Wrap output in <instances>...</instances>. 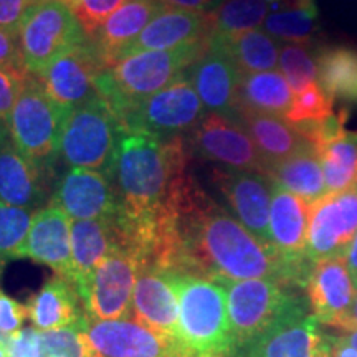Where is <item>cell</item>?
Wrapping results in <instances>:
<instances>
[{
  "label": "cell",
  "instance_id": "obj_1",
  "mask_svg": "<svg viewBox=\"0 0 357 357\" xmlns=\"http://www.w3.org/2000/svg\"><path fill=\"white\" fill-rule=\"evenodd\" d=\"M189 159L185 136L162 139L123 131L106 172L121 204L119 220L141 223L184 215L204 192L189 174Z\"/></svg>",
  "mask_w": 357,
  "mask_h": 357
},
{
  "label": "cell",
  "instance_id": "obj_47",
  "mask_svg": "<svg viewBox=\"0 0 357 357\" xmlns=\"http://www.w3.org/2000/svg\"><path fill=\"white\" fill-rule=\"evenodd\" d=\"M344 261H346L347 270H349L352 280H354V283L357 287V234L354 238H352L349 247H347V250H346Z\"/></svg>",
  "mask_w": 357,
  "mask_h": 357
},
{
  "label": "cell",
  "instance_id": "obj_46",
  "mask_svg": "<svg viewBox=\"0 0 357 357\" xmlns=\"http://www.w3.org/2000/svg\"><path fill=\"white\" fill-rule=\"evenodd\" d=\"M164 7L181 8V10L205 13L207 8H213L220 0H159Z\"/></svg>",
  "mask_w": 357,
  "mask_h": 357
},
{
  "label": "cell",
  "instance_id": "obj_8",
  "mask_svg": "<svg viewBox=\"0 0 357 357\" xmlns=\"http://www.w3.org/2000/svg\"><path fill=\"white\" fill-rule=\"evenodd\" d=\"M22 63L37 77L55 58L86 42V33L61 0H35L19 26Z\"/></svg>",
  "mask_w": 357,
  "mask_h": 357
},
{
  "label": "cell",
  "instance_id": "obj_27",
  "mask_svg": "<svg viewBox=\"0 0 357 357\" xmlns=\"http://www.w3.org/2000/svg\"><path fill=\"white\" fill-rule=\"evenodd\" d=\"M25 306L33 328L42 333L70 328L86 319L77 288L61 276L48 280Z\"/></svg>",
  "mask_w": 357,
  "mask_h": 357
},
{
  "label": "cell",
  "instance_id": "obj_11",
  "mask_svg": "<svg viewBox=\"0 0 357 357\" xmlns=\"http://www.w3.org/2000/svg\"><path fill=\"white\" fill-rule=\"evenodd\" d=\"M190 155L220 164L236 171L266 176L268 166L247 129L236 119L217 113H207L197 126L185 134Z\"/></svg>",
  "mask_w": 357,
  "mask_h": 357
},
{
  "label": "cell",
  "instance_id": "obj_23",
  "mask_svg": "<svg viewBox=\"0 0 357 357\" xmlns=\"http://www.w3.org/2000/svg\"><path fill=\"white\" fill-rule=\"evenodd\" d=\"M189 79L208 113L235 118L242 73L220 47L208 40V50L190 66Z\"/></svg>",
  "mask_w": 357,
  "mask_h": 357
},
{
  "label": "cell",
  "instance_id": "obj_4",
  "mask_svg": "<svg viewBox=\"0 0 357 357\" xmlns=\"http://www.w3.org/2000/svg\"><path fill=\"white\" fill-rule=\"evenodd\" d=\"M208 40L174 50L141 52L121 58L98 77V95L114 114L121 113L184 78L185 71L208 50Z\"/></svg>",
  "mask_w": 357,
  "mask_h": 357
},
{
  "label": "cell",
  "instance_id": "obj_43",
  "mask_svg": "<svg viewBox=\"0 0 357 357\" xmlns=\"http://www.w3.org/2000/svg\"><path fill=\"white\" fill-rule=\"evenodd\" d=\"M7 357H42L40 331L35 328H24L12 334L7 346Z\"/></svg>",
  "mask_w": 357,
  "mask_h": 357
},
{
  "label": "cell",
  "instance_id": "obj_17",
  "mask_svg": "<svg viewBox=\"0 0 357 357\" xmlns=\"http://www.w3.org/2000/svg\"><path fill=\"white\" fill-rule=\"evenodd\" d=\"M231 357H331L329 333L323 331L307 305Z\"/></svg>",
  "mask_w": 357,
  "mask_h": 357
},
{
  "label": "cell",
  "instance_id": "obj_14",
  "mask_svg": "<svg viewBox=\"0 0 357 357\" xmlns=\"http://www.w3.org/2000/svg\"><path fill=\"white\" fill-rule=\"evenodd\" d=\"M106 70L100 53L86 42L65 52L37 75L38 83L56 105L71 111L98 95V77Z\"/></svg>",
  "mask_w": 357,
  "mask_h": 357
},
{
  "label": "cell",
  "instance_id": "obj_33",
  "mask_svg": "<svg viewBox=\"0 0 357 357\" xmlns=\"http://www.w3.org/2000/svg\"><path fill=\"white\" fill-rule=\"evenodd\" d=\"M329 192L352 189L357 181V131L342 129L314 147Z\"/></svg>",
  "mask_w": 357,
  "mask_h": 357
},
{
  "label": "cell",
  "instance_id": "obj_24",
  "mask_svg": "<svg viewBox=\"0 0 357 357\" xmlns=\"http://www.w3.org/2000/svg\"><path fill=\"white\" fill-rule=\"evenodd\" d=\"M119 247H123V240L118 217L71 222V265L78 294L86 287L98 265Z\"/></svg>",
  "mask_w": 357,
  "mask_h": 357
},
{
  "label": "cell",
  "instance_id": "obj_10",
  "mask_svg": "<svg viewBox=\"0 0 357 357\" xmlns=\"http://www.w3.org/2000/svg\"><path fill=\"white\" fill-rule=\"evenodd\" d=\"M141 263L129 250L119 247L102 260L79 298L89 321L132 318V296Z\"/></svg>",
  "mask_w": 357,
  "mask_h": 357
},
{
  "label": "cell",
  "instance_id": "obj_19",
  "mask_svg": "<svg viewBox=\"0 0 357 357\" xmlns=\"http://www.w3.org/2000/svg\"><path fill=\"white\" fill-rule=\"evenodd\" d=\"M131 319L178 346V301L167 270L141 268L134 287Z\"/></svg>",
  "mask_w": 357,
  "mask_h": 357
},
{
  "label": "cell",
  "instance_id": "obj_5",
  "mask_svg": "<svg viewBox=\"0 0 357 357\" xmlns=\"http://www.w3.org/2000/svg\"><path fill=\"white\" fill-rule=\"evenodd\" d=\"M227 294L231 356L252 344L294 311L310 305L306 294L276 280H215Z\"/></svg>",
  "mask_w": 357,
  "mask_h": 357
},
{
  "label": "cell",
  "instance_id": "obj_26",
  "mask_svg": "<svg viewBox=\"0 0 357 357\" xmlns=\"http://www.w3.org/2000/svg\"><path fill=\"white\" fill-rule=\"evenodd\" d=\"M45 200L43 167L25 158L8 139L0 149V202L35 211Z\"/></svg>",
  "mask_w": 357,
  "mask_h": 357
},
{
  "label": "cell",
  "instance_id": "obj_35",
  "mask_svg": "<svg viewBox=\"0 0 357 357\" xmlns=\"http://www.w3.org/2000/svg\"><path fill=\"white\" fill-rule=\"evenodd\" d=\"M268 10L265 0H220L207 17L212 35H236L265 24Z\"/></svg>",
  "mask_w": 357,
  "mask_h": 357
},
{
  "label": "cell",
  "instance_id": "obj_22",
  "mask_svg": "<svg viewBox=\"0 0 357 357\" xmlns=\"http://www.w3.org/2000/svg\"><path fill=\"white\" fill-rule=\"evenodd\" d=\"M211 35L212 26L207 12L200 13L166 7L142 30L139 37L116 55L114 63L121 58L141 52L174 50L185 45L204 42L211 38Z\"/></svg>",
  "mask_w": 357,
  "mask_h": 357
},
{
  "label": "cell",
  "instance_id": "obj_3",
  "mask_svg": "<svg viewBox=\"0 0 357 357\" xmlns=\"http://www.w3.org/2000/svg\"><path fill=\"white\" fill-rule=\"evenodd\" d=\"M178 301V346L185 357H231L227 294L215 280L169 271Z\"/></svg>",
  "mask_w": 357,
  "mask_h": 357
},
{
  "label": "cell",
  "instance_id": "obj_31",
  "mask_svg": "<svg viewBox=\"0 0 357 357\" xmlns=\"http://www.w3.org/2000/svg\"><path fill=\"white\" fill-rule=\"evenodd\" d=\"M211 42L231 58L242 75L275 70L280 61V45L265 30H248L236 35H211Z\"/></svg>",
  "mask_w": 357,
  "mask_h": 357
},
{
  "label": "cell",
  "instance_id": "obj_29",
  "mask_svg": "<svg viewBox=\"0 0 357 357\" xmlns=\"http://www.w3.org/2000/svg\"><path fill=\"white\" fill-rule=\"evenodd\" d=\"M318 83L342 109L357 108V47L331 43L316 50Z\"/></svg>",
  "mask_w": 357,
  "mask_h": 357
},
{
  "label": "cell",
  "instance_id": "obj_30",
  "mask_svg": "<svg viewBox=\"0 0 357 357\" xmlns=\"http://www.w3.org/2000/svg\"><path fill=\"white\" fill-rule=\"evenodd\" d=\"M266 177L275 185L298 195L310 205L328 195L321 160L311 144H306L291 158L268 167Z\"/></svg>",
  "mask_w": 357,
  "mask_h": 357
},
{
  "label": "cell",
  "instance_id": "obj_15",
  "mask_svg": "<svg viewBox=\"0 0 357 357\" xmlns=\"http://www.w3.org/2000/svg\"><path fill=\"white\" fill-rule=\"evenodd\" d=\"M212 184L223 195L236 220L266 247L273 248L270 238L273 182L263 174L215 167L212 169Z\"/></svg>",
  "mask_w": 357,
  "mask_h": 357
},
{
  "label": "cell",
  "instance_id": "obj_51",
  "mask_svg": "<svg viewBox=\"0 0 357 357\" xmlns=\"http://www.w3.org/2000/svg\"><path fill=\"white\" fill-rule=\"evenodd\" d=\"M265 2L268 3V6H270V8H273V10H275L276 7H280L281 3L288 2V0H265Z\"/></svg>",
  "mask_w": 357,
  "mask_h": 357
},
{
  "label": "cell",
  "instance_id": "obj_20",
  "mask_svg": "<svg viewBox=\"0 0 357 357\" xmlns=\"http://www.w3.org/2000/svg\"><path fill=\"white\" fill-rule=\"evenodd\" d=\"M86 334L100 357H185L177 344L134 319H88Z\"/></svg>",
  "mask_w": 357,
  "mask_h": 357
},
{
  "label": "cell",
  "instance_id": "obj_38",
  "mask_svg": "<svg viewBox=\"0 0 357 357\" xmlns=\"http://www.w3.org/2000/svg\"><path fill=\"white\" fill-rule=\"evenodd\" d=\"M86 324L88 319H83L70 328L40 331L42 357H100L89 342Z\"/></svg>",
  "mask_w": 357,
  "mask_h": 357
},
{
  "label": "cell",
  "instance_id": "obj_48",
  "mask_svg": "<svg viewBox=\"0 0 357 357\" xmlns=\"http://www.w3.org/2000/svg\"><path fill=\"white\" fill-rule=\"evenodd\" d=\"M356 329H357V287H356L354 303H352L349 316H347L346 323L342 324V328L339 329V331H356Z\"/></svg>",
  "mask_w": 357,
  "mask_h": 357
},
{
  "label": "cell",
  "instance_id": "obj_7",
  "mask_svg": "<svg viewBox=\"0 0 357 357\" xmlns=\"http://www.w3.org/2000/svg\"><path fill=\"white\" fill-rule=\"evenodd\" d=\"M123 129L101 96L68 111L60 139V158L70 169L108 172Z\"/></svg>",
  "mask_w": 357,
  "mask_h": 357
},
{
  "label": "cell",
  "instance_id": "obj_49",
  "mask_svg": "<svg viewBox=\"0 0 357 357\" xmlns=\"http://www.w3.org/2000/svg\"><path fill=\"white\" fill-rule=\"evenodd\" d=\"M339 336H341L342 341H344L346 344L357 354V329L356 331H341L339 333Z\"/></svg>",
  "mask_w": 357,
  "mask_h": 357
},
{
  "label": "cell",
  "instance_id": "obj_45",
  "mask_svg": "<svg viewBox=\"0 0 357 357\" xmlns=\"http://www.w3.org/2000/svg\"><path fill=\"white\" fill-rule=\"evenodd\" d=\"M33 3L35 0H0V29L19 32L25 13Z\"/></svg>",
  "mask_w": 357,
  "mask_h": 357
},
{
  "label": "cell",
  "instance_id": "obj_36",
  "mask_svg": "<svg viewBox=\"0 0 357 357\" xmlns=\"http://www.w3.org/2000/svg\"><path fill=\"white\" fill-rule=\"evenodd\" d=\"M33 211L0 202V275L10 260L19 258L29 235Z\"/></svg>",
  "mask_w": 357,
  "mask_h": 357
},
{
  "label": "cell",
  "instance_id": "obj_42",
  "mask_svg": "<svg viewBox=\"0 0 357 357\" xmlns=\"http://www.w3.org/2000/svg\"><path fill=\"white\" fill-rule=\"evenodd\" d=\"M26 318H29L26 306L20 305L0 289V331L12 336L20 331Z\"/></svg>",
  "mask_w": 357,
  "mask_h": 357
},
{
  "label": "cell",
  "instance_id": "obj_21",
  "mask_svg": "<svg viewBox=\"0 0 357 357\" xmlns=\"http://www.w3.org/2000/svg\"><path fill=\"white\" fill-rule=\"evenodd\" d=\"M19 258H30L50 266L56 276L73 283L70 217L53 202L35 211Z\"/></svg>",
  "mask_w": 357,
  "mask_h": 357
},
{
  "label": "cell",
  "instance_id": "obj_34",
  "mask_svg": "<svg viewBox=\"0 0 357 357\" xmlns=\"http://www.w3.org/2000/svg\"><path fill=\"white\" fill-rule=\"evenodd\" d=\"M265 32L288 43H310L318 32L319 12L314 0H288L268 13Z\"/></svg>",
  "mask_w": 357,
  "mask_h": 357
},
{
  "label": "cell",
  "instance_id": "obj_54",
  "mask_svg": "<svg viewBox=\"0 0 357 357\" xmlns=\"http://www.w3.org/2000/svg\"><path fill=\"white\" fill-rule=\"evenodd\" d=\"M354 187H356V190H357V181H356V185Z\"/></svg>",
  "mask_w": 357,
  "mask_h": 357
},
{
  "label": "cell",
  "instance_id": "obj_53",
  "mask_svg": "<svg viewBox=\"0 0 357 357\" xmlns=\"http://www.w3.org/2000/svg\"><path fill=\"white\" fill-rule=\"evenodd\" d=\"M0 357H7V346H0Z\"/></svg>",
  "mask_w": 357,
  "mask_h": 357
},
{
  "label": "cell",
  "instance_id": "obj_44",
  "mask_svg": "<svg viewBox=\"0 0 357 357\" xmlns=\"http://www.w3.org/2000/svg\"><path fill=\"white\" fill-rule=\"evenodd\" d=\"M0 68L26 73L22 63L19 37L6 29H0Z\"/></svg>",
  "mask_w": 357,
  "mask_h": 357
},
{
  "label": "cell",
  "instance_id": "obj_41",
  "mask_svg": "<svg viewBox=\"0 0 357 357\" xmlns=\"http://www.w3.org/2000/svg\"><path fill=\"white\" fill-rule=\"evenodd\" d=\"M32 75L0 68V118L8 119L19 93Z\"/></svg>",
  "mask_w": 357,
  "mask_h": 357
},
{
  "label": "cell",
  "instance_id": "obj_13",
  "mask_svg": "<svg viewBox=\"0 0 357 357\" xmlns=\"http://www.w3.org/2000/svg\"><path fill=\"white\" fill-rule=\"evenodd\" d=\"M357 234V190L329 192L310 205L306 257L311 265L326 258L344 257Z\"/></svg>",
  "mask_w": 357,
  "mask_h": 357
},
{
  "label": "cell",
  "instance_id": "obj_40",
  "mask_svg": "<svg viewBox=\"0 0 357 357\" xmlns=\"http://www.w3.org/2000/svg\"><path fill=\"white\" fill-rule=\"evenodd\" d=\"M82 25L86 37H91L126 0H61Z\"/></svg>",
  "mask_w": 357,
  "mask_h": 357
},
{
  "label": "cell",
  "instance_id": "obj_25",
  "mask_svg": "<svg viewBox=\"0 0 357 357\" xmlns=\"http://www.w3.org/2000/svg\"><path fill=\"white\" fill-rule=\"evenodd\" d=\"M164 8L166 7L159 0H126L91 37H88L106 68L114 63L116 55L139 37L142 30Z\"/></svg>",
  "mask_w": 357,
  "mask_h": 357
},
{
  "label": "cell",
  "instance_id": "obj_39",
  "mask_svg": "<svg viewBox=\"0 0 357 357\" xmlns=\"http://www.w3.org/2000/svg\"><path fill=\"white\" fill-rule=\"evenodd\" d=\"M333 100L323 91L319 83H312L301 93L294 95L291 108L284 116L288 123L300 124L310 121H324L334 114Z\"/></svg>",
  "mask_w": 357,
  "mask_h": 357
},
{
  "label": "cell",
  "instance_id": "obj_16",
  "mask_svg": "<svg viewBox=\"0 0 357 357\" xmlns=\"http://www.w3.org/2000/svg\"><path fill=\"white\" fill-rule=\"evenodd\" d=\"M53 202L70 220H106L121 211L114 184L106 172L88 169H68L58 178Z\"/></svg>",
  "mask_w": 357,
  "mask_h": 357
},
{
  "label": "cell",
  "instance_id": "obj_9",
  "mask_svg": "<svg viewBox=\"0 0 357 357\" xmlns=\"http://www.w3.org/2000/svg\"><path fill=\"white\" fill-rule=\"evenodd\" d=\"M204 105L189 78H182L162 91L128 106L116 114L124 132L154 137L184 136L204 118Z\"/></svg>",
  "mask_w": 357,
  "mask_h": 357
},
{
  "label": "cell",
  "instance_id": "obj_18",
  "mask_svg": "<svg viewBox=\"0 0 357 357\" xmlns=\"http://www.w3.org/2000/svg\"><path fill=\"white\" fill-rule=\"evenodd\" d=\"M311 314L321 326L341 329L349 316L356 296V283L344 257L314 263L305 284Z\"/></svg>",
  "mask_w": 357,
  "mask_h": 357
},
{
  "label": "cell",
  "instance_id": "obj_37",
  "mask_svg": "<svg viewBox=\"0 0 357 357\" xmlns=\"http://www.w3.org/2000/svg\"><path fill=\"white\" fill-rule=\"evenodd\" d=\"M280 70L294 95L318 82L316 52L310 43H287L280 50Z\"/></svg>",
  "mask_w": 357,
  "mask_h": 357
},
{
  "label": "cell",
  "instance_id": "obj_28",
  "mask_svg": "<svg viewBox=\"0 0 357 357\" xmlns=\"http://www.w3.org/2000/svg\"><path fill=\"white\" fill-rule=\"evenodd\" d=\"M234 119L247 129L268 167L291 158L306 144H310L298 132V129L281 116L238 109Z\"/></svg>",
  "mask_w": 357,
  "mask_h": 357
},
{
  "label": "cell",
  "instance_id": "obj_50",
  "mask_svg": "<svg viewBox=\"0 0 357 357\" xmlns=\"http://www.w3.org/2000/svg\"><path fill=\"white\" fill-rule=\"evenodd\" d=\"M8 137H10V134H8V124H7L6 119L0 118V149L6 146Z\"/></svg>",
  "mask_w": 357,
  "mask_h": 357
},
{
  "label": "cell",
  "instance_id": "obj_12",
  "mask_svg": "<svg viewBox=\"0 0 357 357\" xmlns=\"http://www.w3.org/2000/svg\"><path fill=\"white\" fill-rule=\"evenodd\" d=\"M310 204L273 184L270 207V238L276 255L291 275L294 287L305 289L312 265L307 261Z\"/></svg>",
  "mask_w": 357,
  "mask_h": 357
},
{
  "label": "cell",
  "instance_id": "obj_2",
  "mask_svg": "<svg viewBox=\"0 0 357 357\" xmlns=\"http://www.w3.org/2000/svg\"><path fill=\"white\" fill-rule=\"evenodd\" d=\"M177 234L178 253L172 271L211 280H276L296 288L275 250L260 242L207 194L178 217Z\"/></svg>",
  "mask_w": 357,
  "mask_h": 357
},
{
  "label": "cell",
  "instance_id": "obj_32",
  "mask_svg": "<svg viewBox=\"0 0 357 357\" xmlns=\"http://www.w3.org/2000/svg\"><path fill=\"white\" fill-rule=\"evenodd\" d=\"M294 93L278 70L242 75L236 111H258L284 118L291 108Z\"/></svg>",
  "mask_w": 357,
  "mask_h": 357
},
{
  "label": "cell",
  "instance_id": "obj_52",
  "mask_svg": "<svg viewBox=\"0 0 357 357\" xmlns=\"http://www.w3.org/2000/svg\"><path fill=\"white\" fill-rule=\"evenodd\" d=\"M10 337L12 336H8V334L0 331V346H8V342H10Z\"/></svg>",
  "mask_w": 357,
  "mask_h": 357
},
{
  "label": "cell",
  "instance_id": "obj_6",
  "mask_svg": "<svg viewBox=\"0 0 357 357\" xmlns=\"http://www.w3.org/2000/svg\"><path fill=\"white\" fill-rule=\"evenodd\" d=\"M66 114L68 111L47 95L38 79L30 77L7 119L12 144L40 167H52L60 155Z\"/></svg>",
  "mask_w": 357,
  "mask_h": 357
}]
</instances>
